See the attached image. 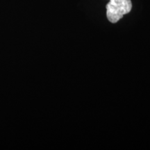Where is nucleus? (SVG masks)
I'll list each match as a JSON object with an SVG mask.
<instances>
[{"label":"nucleus","instance_id":"f257e3e1","mask_svg":"<svg viewBox=\"0 0 150 150\" xmlns=\"http://www.w3.org/2000/svg\"><path fill=\"white\" fill-rule=\"evenodd\" d=\"M106 16L112 23H116L132 8L131 0H109L106 6Z\"/></svg>","mask_w":150,"mask_h":150}]
</instances>
